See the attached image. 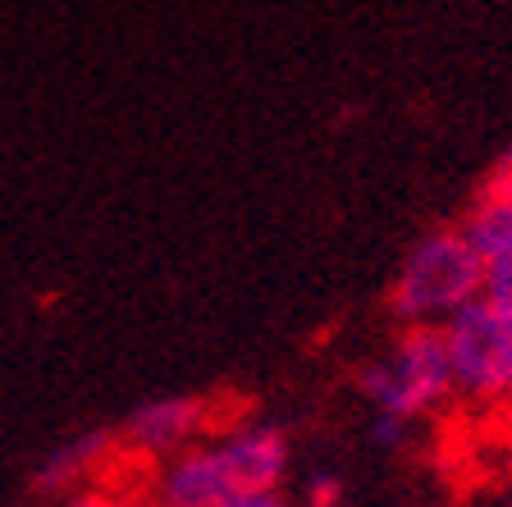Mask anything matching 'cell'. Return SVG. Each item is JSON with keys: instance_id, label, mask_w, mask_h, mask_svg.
<instances>
[{"instance_id": "6da1fadb", "label": "cell", "mask_w": 512, "mask_h": 507, "mask_svg": "<svg viewBox=\"0 0 512 507\" xmlns=\"http://www.w3.org/2000/svg\"><path fill=\"white\" fill-rule=\"evenodd\" d=\"M288 466L279 430H234L224 444L188 448L156 480V507H220L243 494H270Z\"/></svg>"}, {"instance_id": "7a4b0ae2", "label": "cell", "mask_w": 512, "mask_h": 507, "mask_svg": "<svg viewBox=\"0 0 512 507\" xmlns=\"http://www.w3.org/2000/svg\"><path fill=\"white\" fill-rule=\"evenodd\" d=\"M476 297H485V261L467 243L462 224H444L421 233L403 252L389 311L403 325H444Z\"/></svg>"}, {"instance_id": "3957f363", "label": "cell", "mask_w": 512, "mask_h": 507, "mask_svg": "<svg viewBox=\"0 0 512 507\" xmlns=\"http://www.w3.org/2000/svg\"><path fill=\"white\" fill-rule=\"evenodd\" d=\"M362 393L375 402L380 416L416 421V416L439 412L458 384H453V361L439 325H403L394 352L384 361H371L362 370Z\"/></svg>"}, {"instance_id": "277c9868", "label": "cell", "mask_w": 512, "mask_h": 507, "mask_svg": "<svg viewBox=\"0 0 512 507\" xmlns=\"http://www.w3.org/2000/svg\"><path fill=\"white\" fill-rule=\"evenodd\" d=\"M453 384L471 402H512V320L494 297H476L444 320Z\"/></svg>"}, {"instance_id": "5b68a950", "label": "cell", "mask_w": 512, "mask_h": 507, "mask_svg": "<svg viewBox=\"0 0 512 507\" xmlns=\"http://www.w3.org/2000/svg\"><path fill=\"white\" fill-rule=\"evenodd\" d=\"M215 421H224L215 398H156L128 416L124 430H119V444L138 448L147 457H165L179 453L188 439L206 434Z\"/></svg>"}, {"instance_id": "8992f818", "label": "cell", "mask_w": 512, "mask_h": 507, "mask_svg": "<svg viewBox=\"0 0 512 507\" xmlns=\"http://www.w3.org/2000/svg\"><path fill=\"white\" fill-rule=\"evenodd\" d=\"M462 233L485 261V293H512V192L480 183L467 220H462Z\"/></svg>"}, {"instance_id": "52a82bcc", "label": "cell", "mask_w": 512, "mask_h": 507, "mask_svg": "<svg viewBox=\"0 0 512 507\" xmlns=\"http://www.w3.org/2000/svg\"><path fill=\"white\" fill-rule=\"evenodd\" d=\"M110 448H115V434H106V430L83 434L74 444L55 448L42 462V471H37L32 485L42 489V494H69V489L83 485V480H96V471H101V462L110 457Z\"/></svg>"}, {"instance_id": "ba28073f", "label": "cell", "mask_w": 512, "mask_h": 507, "mask_svg": "<svg viewBox=\"0 0 512 507\" xmlns=\"http://www.w3.org/2000/svg\"><path fill=\"white\" fill-rule=\"evenodd\" d=\"M485 183H490V188H503V192H512V147L503 151L499 160H494V169H490V174H485Z\"/></svg>"}, {"instance_id": "9c48e42d", "label": "cell", "mask_w": 512, "mask_h": 507, "mask_svg": "<svg viewBox=\"0 0 512 507\" xmlns=\"http://www.w3.org/2000/svg\"><path fill=\"white\" fill-rule=\"evenodd\" d=\"M334 503H339V485L334 480H311L307 507H334Z\"/></svg>"}, {"instance_id": "30bf717a", "label": "cell", "mask_w": 512, "mask_h": 507, "mask_svg": "<svg viewBox=\"0 0 512 507\" xmlns=\"http://www.w3.org/2000/svg\"><path fill=\"white\" fill-rule=\"evenodd\" d=\"M220 507H288L284 498L270 489V494H243V498H229V503H220Z\"/></svg>"}, {"instance_id": "8fae6325", "label": "cell", "mask_w": 512, "mask_h": 507, "mask_svg": "<svg viewBox=\"0 0 512 507\" xmlns=\"http://www.w3.org/2000/svg\"><path fill=\"white\" fill-rule=\"evenodd\" d=\"M69 507H106V494H78V498H69Z\"/></svg>"}, {"instance_id": "7c38bea8", "label": "cell", "mask_w": 512, "mask_h": 507, "mask_svg": "<svg viewBox=\"0 0 512 507\" xmlns=\"http://www.w3.org/2000/svg\"><path fill=\"white\" fill-rule=\"evenodd\" d=\"M485 297H490V293H485ZM494 302H499V307H503V316H508V320H512V293H503V297H494Z\"/></svg>"}, {"instance_id": "4fadbf2b", "label": "cell", "mask_w": 512, "mask_h": 507, "mask_svg": "<svg viewBox=\"0 0 512 507\" xmlns=\"http://www.w3.org/2000/svg\"><path fill=\"white\" fill-rule=\"evenodd\" d=\"M106 507H156V503H119V498H106Z\"/></svg>"}, {"instance_id": "5bb4252c", "label": "cell", "mask_w": 512, "mask_h": 507, "mask_svg": "<svg viewBox=\"0 0 512 507\" xmlns=\"http://www.w3.org/2000/svg\"><path fill=\"white\" fill-rule=\"evenodd\" d=\"M508 421H512V416H508Z\"/></svg>"}]
</instances>
